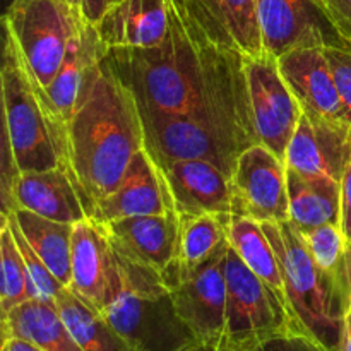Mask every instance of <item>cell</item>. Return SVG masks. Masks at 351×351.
I'll list each match as a JSON object with an SVG mask.
<instances>
[{"mask_svg":"<svg viewBox=\"0 0 351 351\" xmlns=\"http://www.w3.org/2000/svg\"><path fill=\"white\" fill-rule=\"evenodd\" d=\"M339 33L351 45V0H321Z\"/></svg>","mask_w":351,"mask_h":351,"instance_id":"d6a6232c","label":"cell"},{"mask_svg":"<svg viewBox=\"0 0 351 351\" xmlns=\"http://www.w3.org/2000/svg\"><path fill=\"white\" fill-rule=\"evenodd\" d=\"M0 267H2V288H0L2 315L9 314L12 308L24 302L36 300V290L31 281L29 271L5 218H2V230H0Z\"/></svg>","mask_w":351,"mask_h":351,"instance_id":"83f0119b","label":"cell"},{"mask_svg":"<svg viewBox=\"0 0 351 351\" xmlns=\"http://www.w3.org/2000/svg\"><path fill=\"white\" fill-rule=\"evenodd\" d=\"M171 211H175V206L167 180L146 147H143L132 158L119 187L95 206L89 218L105 225L115 219Z\"/></svg>","mask_w":351,"mask_h":351,"instance_id":"5bb4252c","label":"cell"},{"mask_svg":"<svg viewBox=\"0 0 351 351\" xmlns=\"http://www.w3.org/2000/svg\"><path fill=\"white\" fill-rule=\"evenodd\" d=\"M245 75L259 143L285 160L300 122V105L281 75L278 58L267 51L245 57Z\"/></svg>","mask_w":351,"mask_h":351,"instance_id":"8fae6325","label":"cell"},{"mask_svg":"<svg viewBox=\"0 0 351 351\" xmlns=\"http://www.w3.org/2000/svg\"><path fill=\"white\" fill-rule=\"evenodd\" d=\"M119 254V252H117ZM122 288L103 317L134 351H184L197 343L182 321L160 271L119 254Z\"/></svg>","mask_w":351,"mask_h":351,"instance_id":"5b68a950","label":"cell"},{"mask_svg":"<svg viewBox=\"0 0 351 351\" xmlns=\"http://www.w3.org/2000/svg\"><path fill=\"white\" fill-rule=\"evenodd\" d=\"M339 351H351V305L345 319V329H343V338Z\"/></svg>","mask_w":351,"mask_h":351,"instance_id":"8d00e7d4","label":"cell"},{"mask_svg":"<svg viewBox=\"0 0 351 351\" xmlns=\"http://www.w3.org/2000/svg\"><path fill=\"white\" fill-rule=\"evenodd\" d=\"M112 245L132 263L163 271L178 252V213L132 216L105 223Z\"/></svg>","mask_w":351,"mask_h":351,"instance_id":"ac0fdd59","label":"cell"},{"mask_svg":"<svg viewBox=\"0 0 351 351\" xmlns=\"http://www.w3.org/2000/svg\"><path fill=\"white\" fill-rule=\"evenodd\" d=\"M351 158V127L302 113L287 149V167L307 178L341 184Z\"/></svg>","mask_w":351,"mask_h":351,"instance_id":"4fadbf2b","label":"cell"},{"mask_svg":"<svg viewBox=\"0 0 351 351\" xmlns=\"http://www.w3.org/2000/svg\"><path fill=\"white\" fill-rule=\"evenodd\" d=\"M343 105L346 123L351 127V48H324Z\"/></svg>","mask_w":351,"mask_h":351,"instance_id":"4dcf8cb0","label":"cell"},{"mask_svg":"<svg viewBox=\"0 0 351 351\" xmlns=\"http://www.w3.org/2000/svg\"><path fill=\"white\" fill-rule=\"evenodd\" d=\"M106 9H108V0H81L82 16L91 24L98 23Z\"/></svg>","mask_w":351,"mask_h":351,"instance_id":"e575fe53","label":"cell"},{"mask_svg":"<svg viewBox=\"0 0 351 351\" xmlns=\"http://www.w3.org/2000/svg\"><path fill=\"white\" fill-rule=\"evenodd\" d=\"M84 21L82 10L69 0H14L3 10L2 26L12 34L33 75L47 89Z\"/></svg>","mask_w":351,"mask_h":351,"instance_id":"8992f818","label":"cell"},{"mask_svg":"<svg viewBox=\"0 0 351 351\" xmlns=\"http://www.w3.org/2000/svg\"><path fill=\"white\" fill-rule=\"evenodd\" d=\"M225 331L219 348L254 351L288 331V314L280 295L242 263L235 250L226 252Z\"/></svg>","mask_w":351,"mask_h":351,"instance_id":"52a82bcc","label":"cell"},{"mask_svg":"<svg viewBox=\"0 0 351 351\" xmlns=\"http://www.w3.org/2000/svg\"><path fill=\"white\" fill-rule=\"evenodd\" d=\"M122 288L119 254L105 225L86 218L74 225L69 290L93 311L103 312Z\"/></svg>","mask_w":351,"mask_h":351,"instance_id":"7c38bea8","label":"cell"},{"mask_svg":"<svg viewBox=\"0 0 351 351\" xmlns=\"http://www.w3.org/2000/svg\"><path fill=\"white\" fill-rule=\"evenodd\" d=\"M14 209H27L51 221L69 225L88 218L77 187L65 168L21 173L12 191L10 211Z\"/></svg>","mask_w":351,"mask_h":351,"instance_id":"ffe728a7","label":"cell"},{"mask_svg":"<svg viewBox=\"0 0 351 351\" xmlns=\"http://www.w3.org/2000/svg\"><path fill=\"white\" fill-rule=\"evenodd\" d=\"M278 65L302 113L315 120L346 123L324 48L288 51L278 58Z\"/></svg>","mask_w":351,"mask_h":351,"instance_id":"e0dca14e","label":"cell"},{"mask_svg":"<svg viewBox=\"0 0 351 351\" xmlns=\"http://www.w3.org/2000/svg\"><path fill=\"white\" fill-rule=\"evenodd\" d=\"M263 50L280 58L302 48H351L321 0H257Z\"/></svg>","mask_w":351,"mask_h":351,"instance_id":"9c48e42d","label":"cell"},{"mask_svg":"<svg viewBox=\"0 0 351 351\" xmlns=\"http://www.w3.org/2000/svg\"><path fill=\"white\" fill-rule=\"evenodd\" d=\"M228 243L235 250L237 256L242 259V263L256 276L266 281L280 295L285 304V285L281 267L263 225L254 219L232 216L228 225Z\"/></svg>","mask_w":351,"mask_h":351,"instance_id":"d4e9b609","label":"cell"},{"mask_svg":"<svg viewBox=\"0 0 351 351\" xmlns=\"http://www.w3.org/2000/svg\"><path fill=\"white\" fill-rule=\"evenodd\" d=\"M105 60L130 89L143 122L192 120L257 136L245 55L209 40L173 3L170 29L160 45L110 48Z\"/></svg>","mask_w":351,"mask_h":351,"instance_id":"6da1fadb","label":"cell"},{"mask_svg":"<svg viewBox=\"0 0 351 351\" xmlns=\"http://www.w3.org/2000/svg\"><path fill=\"white\" fill-rule=\"evenodd\" d=\"M106 51L108 48L99 40L95 24L84 21L82 26L79 27L77 34L72 38L71 45H69L60 71L47 88L55 110L65 123H69L72 113H74L86 75L96 64L105 58Z\"/></svg>","mask_w":351,"mask_h":351,"instance_id":"44dd1931","label":"cell"},{"mask_svg":"<svg viewBox=\"0 0 351 351\" xmlns=\"http://www.w3.org/2000/svg\"><path fill=\"white\" fill-rule=\"evenodd\" d=\"M232 216L257 223L290 219L288 168L263 144L247 147L232 175Z\"/></svg>","mask_w":351,"mask_h":351,"instance_id":"30bf717a","label":"cell"},{"mask_svg":"<svg viewBox=\"0 0 351 351\" xmlns=\"http://www.w3.org/2000/svg\"><path fill=\"white\" fill-rule=\"evenodd\" d=\"M113 2H117V0H108V5H110V3H113Z\"/></svg>","mask_w":351,"mask_h":351,"instance_id":"b9f144b4","label":"cell"},{"mask_svg":"<svg viewBox=\"0 0 351 351\" xmlns=\"http://www.w3.org/2000/svg\"><path fill=\"white\" fill-rule=\"evenodd\" d=\"M261 225L281 267L288 331L314 339L326 351H339L351 305L346 273L321 269L290 221Z\"/></svg>","mask_w":351,"mask_h":351,"instance_id":"3957f363","label":"cell"},{"mask_svg":"<svg viewBox=\"0 0 351 351\" xmlns=\"http://www.w3.org/2000/svg\"><path fill=\"white\" fill-rule=\"evenodd\" d=\"M312 259L328 273H346V239L339 225H322L300 233Z\"/></svg>","mask_w":351,"mask_h":351,"instance_id":"f1b7e54d","label":"cell"},{"mask_svg":"<svg viewBox=\"0 0 351 351\" xmlns=\"http://www.w3.org/2000/svg\"><path fill=\"white\" fill-rule=\"evenodd\" d=\"M178 215H232V177L208 160L154 161Z\"/></svg>","mask_w":351,"mask_h":351,"instance_id":"2e32d148","label":"cell"},{"mask_svg":"<svg viewBox=\"0 0 351 351\" xmlns=\"http://www.w3.org/2000/svg\"><path fill=\"white\" fill-rule=\"evenodd\" d=\"M288 221L300 233L322 225L341 226V184L338 182L307 178L288 168Z\"/></svg>","mask_w":351,"mask_h":351,"instance_id":"603a6c76","label":"cell"},{"mask_svg":"<svg viewBox=\"0 0 351 351\" xmlns=\"http://www.w3.org/2000/svg\"><path fill=\"white\" fill-rule=\"evenodd\" d=\"M69 2H71L72 5H75V7H79V9H81V0H69Z\"/></svg>","mask_w":351,"mask_h":351,"instance_id":"ab89813d","label":"cell"},{"mask_svg":"<svg viewBox=\"0 0 351 351\" xmlns=\"http://www.w3.org/2000/svg\"><path fill=\"white\" fill-rule=\"evenodd\" d=\"M341 230L346 242H351V158L341 180Z\"/></svg>","mask_w":351,"mask_h":351,"instance_id":"836d02e7","label":"cell"},{"mask_svg":"<svg viewBox=\"0 0 351 351\" xmlns=\"http://www.w3.org/2000/svg\"><path fill=\"white\" fill-rule=\"evenodd\" d=\"M2 351H43L33 343L26 341L21 338H7L2 339Z\"/></svg>","mask_w":351,"mask_h":351,"instance_id":"d590c367","label":"cell"},{"mask_svg":"<svg viewBox=\"0 0 351 351\" xmlns=\"http://www.w3.org/2000/svg\"><path fill=\"white\" fill-rule=\"evenodd\" d=\"M2 2H3V10H5V9H7V7H9V5H10V3H12V2H14V0H2Z\"/></svg>","mask_w":351,"mask_h":351,"instance_id":"60d3db41","label":"cell"},{"mask_svg":"<svg viewBox=\"0 0 351 351\" xmlns=\"http://www.w3.org/2000/svg\"><path fill=\"white\" fill-rule=\"evenodd\" d=\"M171 3L219 47L245 57L263 51L257 0H171Z\"/></svg>","mask_w":351,"mask_h":351,"instance_id":"9a60e30c","label":"cell"},{"mask_svg":"<svg viewBox=\"0 0 351 351\" xmlns=\"http://www.w3.org/2000/svg\"><path fill=\"white\" fill-rule=\"evenodd\" d=\"M254 351H326L314 339L307 338L298 332H281L274 338L267 339L266 343L256 348Z\"/></svg>","mask_w":351,"mask_h":351,"instance_id":"1f68e13d","label":"cell"},{"mask_svg":"<svg viewBox=\"0 0 351 351\" xmlns=\"http://www.w3.org/2000/svg\"><path fill=\"white\" fill-rule=\"evenodd\" d=\"M10 213L34 252L57 276V280L69 288L74 225L51 221L27 209H14Z\"/></svg>","mask_w":351,"mask_h":351,"instance_id":"cb8c5ba5","label":"cell"},{"mask_svg":"<svg viewBox=\"0 0 351 351\" xmlns=\"http://www.w3.org/2000/svg\"><path fill=\"white\" fill-rule=\"evenodd\" d=\"M184 351H230V350H223V348H215V346H206L201 345V343H194L189 348H185Z\"/></svg>","mask_w":351,"mask_h":351,"instance_id":"f35d334b","label":"cell"},{"mask_svg":"<svg viewBox=\"0 0 351 351\" xmlns=\"http://www.w3.org/2000/svg\"><path fill=\"white\" fill-rule=\"evenodd\" d=\"M2 218H5L7 223H9L10 230H12L14 240H16L21 254H23V259L24 263H26L27 271H29L31 281H33L34 290H36V300L53 302L55 304L58 295H60L67 287H64V285L57 280V276L48 269L47 264H45L43 261L40 259V256L34 252L33 247L29 245L26 237L23 235V232H21L19 226H17L12 213H2Z\"/></svg>","mask_w":351,"mask_h":351,"instance_id":"f546056e","label":"cell"},{"mask_svg":"<svg viewBox=\"0 0 351 351\" xmlns=\"http://www.w3.org/2000/svg\"><path fill=\"white\" fill-rule=\"evenodd\" d=\"M232 215H178V252L175 259L185 266H197L228 243Z\"/></svg>","mask_w":351,"mask_h":351,"instance_id":"4316f807","label":"cell"},{"mask_svg":"<svg viewBox=\"0 0 351 351\" xmlns=\"http://www.w3.org/2000/svg\"><path fill=\"white\" fill-rule=\"evenodd\" d=\"M2 130L12 146L21 173L69 165L67 123L47 89L36 81L12 34L3 27Z\"/></svg>","mask_w":351,"mask_h":351,"instance_id":"277c9868","label":"cell"},{"mask_svg":"<svg viewBox=\"0 0 351 351\" xmlns=\"http://www.w3.org/2000/svg\"><path fill=\"white\" fill-rule=\"evenodd\" d=\"M55 305L82 351H134L99 312L79 300L69 288L58 295Z\"/></svg>","mask_w":351,"mask_h":351,"instance_id":"484cf974","label":"cell"},{"mask_svg":"<svg viewBox=\"0 0 351 351\" xmlns=\"http://www.w3.org/2000/svg\"><path fill=\"white\" fill-rule=\"evenodd\" d=\"M171 0H117L95 24L106 48H151L167 36Z\"/></svg>","mask_w":351,"mask_h":351,"instance_id":"d6986e66","label":"cell"},{"mask_svg":"<svg viewBox=\"0 0 351 351\" xmlns=\"http://www.w3.org/2000/svg\"><path fill=\"white\" fill-rule=\"evenodd\" d=\"M67 171L88 218L122 182L132 158L144 147V125L130 89L106 60L89 71L67 123Z\"/></svg>","mask_w":351,"mask_h":351,"instance_id":"7a4b0ae2","label":"cell"},{"mask_svg":"<svg viewBox=\"0 0 351 351\" xmlns=\"http://www.w3.org/2000/svg\"><path fill=\"white\" fill-rule=\"evenodd\" d=\"M345 267H346V278H348V285H350V291H351V242H346Z\"/></svg>","mask_w":351,"mask_h":351,"instance_id":"74e56055","label":"cell"},{"mask_svg":"<svg viewBox=\"0 0 351 351\" xmlns=\"http://www.w3.org/2000/svg\"><path fill=\"white\" fill-rule=\"evenodd\" d=\"M21 338L43 351H82L53 302L27 300L2 315V339Z\"/></svg>","mask_w":351,"mask_h":351,"instance_id":"7402d4cb","label":"cell"},{"mask_svg":"<svg viewBox=\"0 0 351 351\" xmlns=\"http://www.w3.org/2000/svg\"><path fill=\"white\" fill-rule=\"evenodd\" d=\"M228 247L194 267L173 259L161 271L182 321L194 332L197 343L215 348H219L225 331Z\"/></svg>","mask_w":351,"mask_h":351,"instance_id":"ba28073f","label":"cell"}]
</instances>
